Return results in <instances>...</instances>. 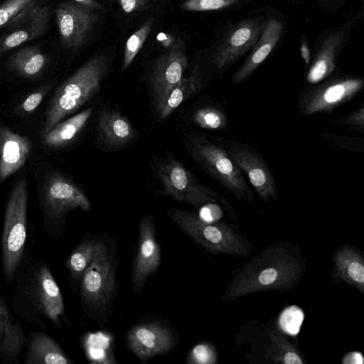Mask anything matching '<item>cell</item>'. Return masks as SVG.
I'll return each mask as SVG.
<instances>
[{
  "instance_id": "31",
  "label": "cell",
  "mask_w": 364,
  "mask_h": 364,
  "mask_svg": "<svg viewBox=\"0 0 364 364\" xmlns=\"http://www.w3.org/2000/svg\"><path fill=\"white\" fill-rule=\"evenodd\" d=\"M152 26L153 20L147 21L127 40L122 62L123 70H126L131 65L141 50L151 30Z\"/></svg>"
},
{
  "instance_id": "1",
  "label": "cell",
  "mask_w": 364,
  "mask_h": 364,
  "mask_svg": "<svg viewBox=\"0 0 364 364\" xmlns=\"http://www.w3.org/2000/svg\"><path fill=\"white\" fill-rule=\"evenodd\" d=\"M304 271L301 257L290 246L282 243L271 245L240 269L223 299L232 301L255 292L291 288Z\"/></svg>"
},
{
  "instance_id": "40",
  "label": "cell",
  "mask_w": 364,
  "mask_h": 364,
  "mask_svg": "<svg viewBox=\"0 0 364 364\" xmlns=\"http://www.w3.org/2000/svg\"><path fill=\"white\" fill-rule=\"evenodd\" d=\"M74 2L85 6L89 7L92 9H100L102 6L96 0H73Z\"/></svg>"
},
{
  "instance_id": "16",
  "label": "cell",
  "mask_w": 364,
  "mask_h": 364,
  "mask_svg": "<svg viewBox=\"0 0 364 364\" xmlns=\"http://www.w3.org/2000/svg\"><path fill=\"white\" fill-rule=\"evenodd\" d=\"M16 18L23 23V26L18 28L2 41L0 43V55L42 35L48 24L49 9L46 6L33 4Z\"/></svg>"
},
{
  "instance_id": "36",
  "label": "cell",
  "mask_w": 364,
  "mask_h": 364,
  "mask_svg": "<svg viewBox=\"0 0 364 364\" xmlns=\"http://www.w3.org/2000/svg\"><path fill=\"white\" fill-rule=\"evenodd\" d=\"M336 124L351 129L364 132V107H360L351 112L348 116L334 121Z\"/></svg>"
},
{
  "instance_id": "12",
  "label": "cell",
  "mask_w": 364,
  "mask_h": 364,
  "mask_svg": "<svg viewBox=\"0 0 364 364\" xmlns=\"http://www.w3.org/2000/svg\"><path fill=\"white\" fill-rule=\"evenodd\" d=\"M161 251L155 236L151 215L144 216L139 223L138 250L132 272L134 291H140L147 279L158 269Z\"/></svg>"
},
{
  "instance_id": "27",
  "label": "cell",
  "mask_w": 364,
  "mask_h": 364,
  "mask_svg": "<svg viewBox=\"0 0 364 364\" xmlns=\"http://www.w3.org/2000/svg\"><path fill=\"white\" fill-rule=\"evenodd\" d=\"M46 63V56L38 48L28 47L11 56L9 65L20 75L32 78L41 74Z\"/></svg>"
},
{
  "instance_id": "3",
  "label": "cell",
  "mask_w": 364,
  "mask_h": 364,
  "mask_svg": "<svg viewBox=\"0 0 364 364\" xmlns=\"http://www.w3.org/2000/svg\"><path fill=\"white\" fill-rule=\"evenodd\" d=\"M185 144L194 160L238 200H253L254 195L242 172L220 143L200 134H190Z\"/></svg>"
},
{
  "instance_id": "10",
  "label": "cell",
  "mask_w": 364,
  "mask_h": 364,
  "mask_svg": "<svg viewBox=\"0 0 364 364\" xmlns=\"http://www.w3.org/2000/svg\"><path fill=\"white\" fill-rule=\"evenodd\" d=\"M188 66L185 45L177 41L156 60L151 75L150 87L155 110L169 91L184 77Z\"/></svg>"
},
{
  "instance_id": "34",
  "label": "cell",
  "mask_w": 364,
  "mask_h": 364,
  "mask_svg": "<svg viewBox=\"0 0 364 364\" xmlns=\"http://www.w3.org/2000/svg\"><path fill=\"white\" fill-rule=\"evenodd\" d=\"M303 321V313L297 306H291L281 315L279 323L281 328L289 334H296Z\"/></svg>"
},
{
  "instance_id": "33",
  "label": "cell",
  "mask_w": 364,
  "mask_h": 364,
  "mask_svg": "<svg viewBox=\"0 0 364 364\" xmlns=\"http://www.w3.org/2000/svg\"><path fill=\"white\" fill-rule=\"evenodd\" d=\"M217 360L213 346L203 343L196 346L190 352L187 362L191 364H213Z\"/></svg>"
},
{
  "instance_id": "11",
  "label": "cell",
  "mask_w": 364,
  "mask_h": 364,
  "mask_svg": "<svg viewBox=\"0 0 364 364\" xmlns=\"http://www.w3.org/2000/svg\"><path fill=\"white\" fill-rule=\"evenodd\" d=\"M55 17L62 43L71 49L79 48L85 43L98 20L92 9L74 1L58 5Z\"/></svg>"
},
{
  "instance_id": "30",
  "label": "cell",
  "mask_w": 364,
  "mask_h": 364,
  "mask_svg": "<svg viewBox=\"0 0 364 364\" xmlns=\"http://www.w3.org/2000/svg\"><path fill=\"white\" fill-rule=\"evenodd\" d=\"M274 363L284 364H303L304 362L299 352L282 334L272 331L269 334Z\"/></svg>"
},
{
  "instance_id": "13",
  "label": "cell",
  "mask_w": 364,
  "mask_h": 364,
  "mask_svg": "<svg viewBox=\"0 0 364 364\" xmlns=\"http://www.w3.org/2000/svg\"><path fill=\"white\" fill-rule=\"evenodd\" d=\"M44 203L54 217H60L70 210L80 208L87 211L91 208L89 198L70 180L54 175L47 181L43 191Z\"/></svg>"
},
{
  "instance_id": "25",
  "label": "cell",
  "mask_w": 364,
  "mask_h": 364,
  "mask_svg": "<svg viewBox=\"0 0 364 364\" xmlns=\"http://www.w3.org/2000/svg\"><path fill=\"white\" fill-rule=\"evenodd\" d=\"M92 112L87 108L73 117L57 124L43 139L46 146L52 148L63 146L71 141L84 128Z\"/></svg>"
},
{
  "instance_id": "35",
  "label": "cell",
  "mask_w": 364,
  "mask_h": 364,
  "mask_svg": "<svg viewBox=\"0 0 364 364\" xmlns=\"http://www.w3.org/2000/svg\"><path fill=\"white\" fill-rule=\"evenodd\" d=\"M232 3V0H186L181 8L188 11H207L224 9Z\"/></svg>"
},
{
  "instance_id": "37",
  "label": "cell",
  "mask_w": 364,
  "mask_h": 364,
  "mask_svg": "<svg viewBox=\"0 0 364 364\" xmlns=\"http://www.w3.org/2000/svg\"><path fill=\"white\" fill-rule=\"evenodd\" d=\"M49 87L39 89L29 95L21 105V109L26 112H31L35 110L41 104Z\"/></svg>"
},
{
  "instance_id": "23",
  "label": "cell",
  "mask_w": 364,
  "mask_h": 364,
  "mask_svg": "<svg viewBox=\"0 0 364 364\" xmlns=\"http://www.w3.org/2000/svg\"><path fill=\"white\" fill-rule=\"evenodd\" d=\"M342 36L341 33H334L325 40L306 76L309 83L320 82L333 72L336 54L342 41Z\"/></svg>"
},
{
  "instance_id": "2",
  "label": "cell",
  "mask_w": 364,
  "mask_h": 364,
  "mask_svg": "<svg viewBox=\"0 0 364 364\" xmlns=\"http://www.w3.org/2000/svg\"><path fill=\"white\" fill-rule=\"evenodd\" d=\"M107 69V57L95 55L58 87L47 112L43 136L94 96L99 90Z\"/></svg>"
},
{
  "instance_id": "5",
  "label": "cell",
  "mask_w": 364,
  "mask_h": 364,
  "mask_svg": "<svg viewBox=\"0 0 364 364\" xmlns=\"http://www.w3.org/2000/svg\"><path fill=\"white\" fill-rule=\"evenodd\" d=\"M27 200L26 181L21 179L11 193L4 215L1 250L4 270L9 279L19 265L26 241Z\"/></svg>"
},
{
  "instance_id": "32",
  "label": "cell",
  "mask_w": 364,
  "mask_h": 364,
  "mask_svg": "<svg viewBox=\"0 0 364 364\" xmlns=\"http://www.w3.org/2000/svg\"><path fill=\"white\" fill-rule=\"evenodd\" d=\"M36 0H7L0 6V28L35 3Z\"/></svg>"
},
{
  "instance_id": "9",
  "label": "cell",
  "mask_w": 364,
  "mask_h": 364,
  "mask_svg": "<svg viewBox=\"0 0 364 364\" xmlns=\"http://www.w3.org/2000/svg\"><path fill=\"white\" fill-rule=\"evenodd\" d=\"M363 85V80L355 77L338 78L326 82L303 94L299 100V109L306 116L330 112L354 97Z\"/></svg>"
},
{
  "instance_id": "17",
  "label": "cell",
  "mask_w": 364,
  "mask_h": 364,
  "mask_svg": "<svg viewBox=\"0 0 364 364\" xmlns=\"http://www.w3.org/2000/svg\"><path fill=\"white\" fill-rule=\"evenodd\" d=\"M32 144L29 138L8 128L0 129V180L17 171L27 160Z\"/></svg>"
},
{
  "instance_id": "24",
  "label": "cell",
  "mask_w": 364,
  "mask_h": 364,
  "mask_svg": "<svg viewBox=\"0 0 364 364\" xmlns=\"http://www.w3.org/2000/svg\"><path fill=\"white\" fill-rule=\"evenodd\" d=\"M202 87V80L198 72L183 77L168 93L156 110L160 119L168 118L185 100L196 94Z\"/></svg>"
},
{
  "instance_id": "4",
  "label": "cell",
  "mask_w": 364,
  "mask_h": 364,
  "mask_svg": "<svg viewBox=\"0 0 364 364\" xmlns=\"http://www.w3.org/2000/svg\"><path fill=\"white\" fill-rule=\"evenodd\" d=\"M167 213L180 229L210 252L235 257L245 256L248 252L242 237L225 224L207 222L185 210L173 208Z\"/></svg>"
},
{
  "instance_id": "21",
  "label": "cell",
  "mask_w": 364,
  "mask_h": 364,
  "mask_svg": "<svg viewBox=\"0 0 364 364\" xmlns=\"http://www.w3.org/2000/svg\"><path fill=\"white\" fill-rule=\"evenodd\" d=\"M334 275L363 293L364 259L358 251L349 245L340 247L333 257Z\"/></svg>"
},
{
  "instance_id": "18",
  "label": "cell",
  "mask_w": 364,
  "mask_h": 364,
  "mask_svg": "<svg viewBox=\"0 0 364 364\" xmlns=\"http://www.w3.org/2000/svg\"><path fill=\"white\" fill-rule=\"evenodd\" d=\"M97 132L104 146L114 149L127 145L135 136V131L127 118L109 108L100 111Z\"/></svg>"
},
{
  "instance_id": "41",
  "label": "cell",
  "mask_w": 364,
  "mask_h": 364,
  "mask_svg": "<svg viewBox=\"0 0 364 364\" xmlns=\"http://www.w3.org/2000/svg\"><path fill=\"white\" fill-rule=\"evenodd\" d=\"M301 55L304 59L306 64H309L310 62V50L306 43H303L300 48Z\"/></svg>"
},
{
  "instance_id": "19",
  "label": "cell",
  "mask_w": 364,
  "mask_h": 364,
  "mask_svg": "<svg viewBox=\"0 0 364 364\" xmlns=\"http://www.w3.org/2000/svg\"><path fill=\"white\" fill-rule=\"evenodd\" d=\"M282 25L277 20L267 22L252 53L232 76V82L239 84L245 80L264 62L279 41Z\"/></svg>"
},
{
  "instance_id": "15",
  "label": "cell",
  "mask_w": 364,
  "mask_h": 364,
  "mask_svg": "<svg viewBox=\"0 0 364 364\" xmlns=\"http://www.w3.org/2000/svg\"><path fill=\"white\" fill-rule=\"evenodd\" d=\"M262 29L257 23L246 21L232 31L213 57L215 65L221 69L239 58L259 39Z\"/></svg>"
},
{
  "instance_id": "7",
  "label": "cell",
  "mask_w": 364,
  "mask_h": 364,
  "mask_svg": "<svg viewBox=\"0 0 364 364\" xmlns=\"http://www.w3.org/2000/svg\"><path fill=\"white\" fill-rule=\"evenodd\" d=\"M248 178L254 189L264 201L275 200L277 188L274 178L262 157L251 146L236 141L216 140Z\"/></svg>"
},
{
  "instance_id": "38",
  "label": "cell",
  "mask_w": 364,
  "mask_h": 364,
  "mask_svg": "<svg viewBox=\"0 0 364 364\" xmlns=\"http://www.w3.org/2000/svg\"><path fill=\"white\" fill-rule=\"evenodd\" d=\"M122 10L127 14L138 11L149 0H117Z\"/></svg>"
},
{
  "instance_id": "26",
  "label": "cell",
  "mask_w": 364,
  "mask_h": 364,
  "mask_svg": "<svg viewBox=\"0 0 364 364\" xmlns=\"http://www.w3.org/2000/svg\"><path fill=\"white\" fill-rule=\"evenodd\" d=\"M24 342L21 326L12 318L4 303L0 299V353L16 355Z\"/></svg>"
},
{
  "instance_id": "14",
  "label": "cell",
  "mask_w": 364,
  "mask_h": 364,
  "mask_svg": "<svg viewBox=\"0 0 364 364\" xmlns=\"http://www.w3.org/2000/svg\"><path fill=\"white\" fill-rule=\"evenodd\" d=\"M129 349L141 360L168 352L173 346L171 332L157 323H141L132 328L127 336Z\"/></svg>"
},
{
  "instance_id": "6",
  "label": "cell",
  "mask_w": 364,
  "mask_h": 364,
  "mask_svg": "<svg viewBox=\"0 0 364 364\" xmlns=\"http://www.w3.org/2000/svg\"><path fill=\"white\" fill-rule=\"evenodd\" d=\"M156 175L165 193L176 200L199 208L218 200L215 193L173 156L167 154L159 161Z\"/></svg>"
},
{
  "instance_id": "39",
  "label": "cell",
  "mask_w": 364,
  "mask_h": 364,
  "mask_svg": "<svg viewBox=\"0 0 364 364\" xmlns=\"http://www.w3.org/2000/svg\"><path fill=\"white\" fill-rule=\"evenodd\" d=\"M342 363L344 364H362L363 363V356L360 352H350L344 355Z\"/></svg>"
},
{
  "instance_id": "20",
  "label": "cell",
  "mask_w": 364,
  "mask_h": 364,
  "mask_svg": "<svg viewBox=\"0 0 364 364\" xmlns=\"http://www.w3.org/2000/svg\"><path fill=\"white\" fill-rule=\"evenodd\" d=\"M36 303L43 314L58 323L64 313V303L60 289L50 269L41 267L36 279Z\"/></svg>"
},
{
  "instance_id": "28",
  "label": "cell",
  "mask_w": 364,
  "mask_h": 364,
  "mask_svg": "<svg viewBox=\"0 0 364 364\" xmlns=\"http://www.w3.org/2000/svg\"><path fill=\"white\" fill-rule=\"evenodd\" d=\"M100 242L93 240H85L79 245L67 260V267L75 279H80L92 262Z\"/></svg>"
},
{
  "instance_id": "29",
  "label": "cell",
  "mask_w": 364,
  "mask_h": 364,
  "mask_svg": "<svg viewBox=\"0 0 364 364\" xmlns=\"http://www.w3.org/2000/svg\"><path fill=\"white\" fill-rule=\"evenodd\" d=\"M192 120L200 128L209 130H222L228 126L226 114L221 109L214 106L197 109L193 114Z\"/></svg>"
},
{
  "instance_id": "8",
  "label": "cell",
  "mask_w": 364,
  "mask_h": 364,
  "mask_svg": "<svg viewBox=\"0 0 364 364\" xmlns=\"http://www.w3.org/2000/svg\"><path fill=\"white\" fill-rule=\"evenodd\" d=\"M114 267L107 247L100 242L95 257L81 278L83 301L96 310L109 304L114 289Z\"/></svg>"
},
{
  "instance_id": "22",
  "label": "cell",
  "mask_w": 364,
  "mask_h": 364,
  "mask_svg": "<svg viewBox=\"0 0 364 364\" xmlns=\"http://www.w3.org/2000/svg\"><path fill=\"white\" fill-rule=\"evenodd\" d=\"M72 361L48 334L35 333L30 340L25 363L70 364Z\"/></svg>"
}]
</instances>
